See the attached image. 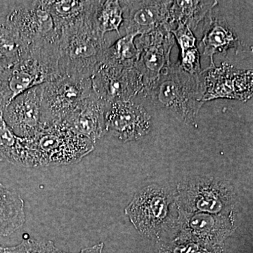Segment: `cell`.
<instances>
[{"mask_svg": "<svg viewBox=\"0 0 253 253\" xmlns=\"http://www.w3.org/2000/svg\"><path fill=\"white\" fill-rule=\"evenodd\" d=\"M205 92L204 74L191 75L179 62L169 63L140 94L156 109L172 113L188 125H194Z\"/></svg>", "mask_w": 253, "mask_h": 253, "instance_id": "cell-1", "label": "cell"}, {"mask_svg": "<svg viewBox=\"0 0 253 253\" xmlns=\"http://www.w3.org/2000/svg\"><path fill=\"white\" fill-rule=\"evenodd\" d=\"M59 44L28 47L16 65L0 71V108L3 111L18 95L61 77Z\"/></svg>", "mask_w": 253, "mask_h": 253, "instance_id": "cell-2", "label": "cell"}, {"mask_svg": "<svg viewBox=\"0 0 253 253\" xmlns=\"http://www.w3.org/2000/svg\"><path fill=\"white\" fill-rule=\"evenodd\" d=\"M59 35L60 76L91 78L110 45L95 27L94 16Z\"/></svg>", "mask_w": 253, "mask_h": 253, "instance_id": "cell-3", "label": "cell"}, {"mask_svg": "<svg viewBox=\"0 0 253 253\" xmlns=\"http://www.w3.org/2000/svg\"><path fill=\"white\" fill-rule=\"evenodd\" d=\"M26 140L30 168L76 164L92 152L96 145L63 124L51 126Z\"/></svg>", "mask_w": 253, "mask_h": 253, "instance_id": "cell-4", "label": "cell"}, {"mask_svg": "<svg viewBox=\"0 0 253 253\" xmlns=\"http://www.w3.org/2000/svg\"><path fill=\"white\" fill-rule=\"evenodd\" d=\"M176 209L187 212L234 214L236 196L227 181L212 176H194L180 181L174 193Z\"/></svg>", "mask_w": 253, "mask_h": 253, "instance_id": "cell-5", "label": "cell"}, {"mask_svg": "<svg viewBox=\"0 0 253 253\" xmlns=\"http://www.w3.org/2000/svg\"><path fill=\"white\" fill-rule=\"evenodd\" d=\"M0 23L29 47L59 41L46 1H0Z\"/></svg>", "mask_w": 253, "mask_h": 253, "instance_id": "cell-6", "label": "cell"}, {"mask_svg": "<svg viewBox=\"0 0 253 253\" xmlns=\"http://www.w3.org/2000/svg\"><path fill=\"white\" fill-rule=\"evenodd\" d=\"M174 196L161 186L150 185L136 193L125 210L131 224L141 235L159 239L169 231L176 216L172 214Z\"/></svg>", "mask_w": 253, "mask_h": 253, "instance_id": "cell-7", "label": "cell"}, {"mask_svg": "<svg viewBox=\"0 0 253 253\" xmlns=\"http://www.w3.org/2000/svg\"><path fill=\"white\" fill-rule=\"evenodd\" d=\"M235 229L234 214L187 212L176 209L175 219L168 232L174 234L172 240L223 246Z\"/></svg>", "mask_w": 253, "mask_h": 253, "instance_id": "cell-8", "label": "cell"}, {"mask_svg": "<svg viewBox=\"0 0 253 253\" xmlns=\"http://www.w3.org/2000/svg\"><path fill=\"white\" fill-rule=\"evenodd\" d=\"M92 92L91 78L61 76L42 84V106L46 129L62 124Z\"/></svg>", "mask_w": 253, "mask_h": 253, "instance_id": "cell-9", "label": "cell"}, {"mask_svg": "<svg viewBox=\"0 0 253 253\" xmlns=\"http://www.w3.org/2000/svg\"><path fill=\"white\" fill-rule=\"evenodd\" d=\"M171 31L172 28L166 23L151 33L136 38L138 59L134 67L142 76L144 87L152 84L171 63V51L175 44Z\"/></svg>", "mask_w": 253, "mask_h": 253, "instance_id": "cell-10", "label": "cell"}, {"mask_svg": "<svg viewBox=\"0 0 253 253\" xmlns=\"http://www.w3.org/2000/svg\"><path fill=\"white\" fill-rule=\"evenodd\" d=\"M205 92L203 102L217 99L246 101L252 99L253 70H239L228 63L203 71Z\"/></svg>", "mask_w": 253, "mask_h": 253, "instance_id": "cell-11", "label": "cell"}, {"mask_svg": "<svg viewBox=\"0 0 253 253\" xmlns=\"http://www.w3.org/2000/svg\"><path fill=\"white\" fill-rule=\"evenodd\" d=\"M95 94L107 104L129 101L142 92V76L135 67L121 68L101 64L91 76Z\"/></svg>", "mask_w": 253, "mask_h": 253, "instance_id": "cell-12", "label": "cell"}, {"mask_svg": "<svg viewBox=\"0 0 253 253\" xmlns=\"http://www.w3.org/2000/svg\"><path fill=\"white\" fill-rule=\"evenodd\" d=\"M42 94V84L28 89L16 96L3 111L5 123L19 137H33L46 129Z\"/></svg>", "mask_w": 253, "mask_h": 253, "instance_id": "cell-13", "label": "cell"}, {"mask_svg": "<svg viewBox=\"0 0 253 253\" xmlns=\"http://www.w3.org/2000/svg\"><path fill=\"white\" fill-rule=\"evenodd\" d=\"M151 129V117L142 105L134 100L109 105L106 114V132L123 142L137 141Z\"/></svg>", "mask_w": 253, "mask_h": 253, "instance_id": "cell-14", "label": "cell"}, {"mask_svg": "<svg viewBox=\"0 0 253 253\" xmlns=\"http://www.w3.org/2000/svg\"><path fill=\"white\" fill-rule=\"evenodd\" d=\"M125 35L147 34L168 22L173 1H119Z\"/></svg>", "mask_w": 253, "mask_h": 253, "instance_id": "cell-15", "label": "cell"}, {"mask_svg": "<svg viewBox=\"0 0 253 253\" xmlns=\"http://www.w3.org/2000/svg\"><path fill=\"white\" fill-rule=\"evenodd\" d=\"M109 105L93 90L62 124L96 144L106 132V114Z\"/></svg>", "mask_w": 253, "mask_h": 253, "instance_id": "cell-16", "label": "cell"}, {"mask_svg": "<svg viewBox=\"0 0 253 253\" xmlns=\"http://www.w3.org/2000/svg\"><path fill=\"white\" fill-rule=\"evenodd\" d=\"M212 9L205 18L204 34L199 47L203 55L210 59L209 68L215 67L214 56L217 54L226 55L229 49H241L239 38L231 29L224 18L214 15Z\"/></svg>", "mask_w": 253, "mask_h": 253, "instance_id": "cell-17", "label": "cell"}, {"mask_svg": "<svg viewBox=\"0 0 253 253\" xmlns=\"http://www.w3.org/2000/svg\"><path fill=\"white\" fill-rule=\"evenodd\" d=\"M58 33L91 19L97 1L46 0Z\"/></svg>", "mask_w": 253, "mask_h": 253, "instance_id": "cell-18", "label": "cell"}, {"mask_svg": "<svg viewBox=\"0 0 253 253\" xmlns=\"http://www.w3.org/2000/svg\"><path fill=\"white\" fill-rule=\"evenodd\" d=\"M26 221L24 201L0 182V236H7L22 227Z\"/></svg>", "mask_w": 253, "mask_h": 253, "instance_id": "cell-19", "label": "cell"}, {"mask_svg": "<svg viewBox=\"0 0 253 253\" xmlns=\"http://www.w3.org/2000/svg\"><path fill=\"white\" fill-rule=\"evenodd\" d=\"M217 1H173L169 11L168 24L172 30L176 25L182 24L194 31L199 23L217 6Z\"/></svg>", "mask_w": 253, "mask_h": 253, "instance_id": "cell-20", "label": "cell"}, {"mask_svg": "<svg viewBox=\"0 0 253 253\" xmlns=\"http://www.w3.org/2000/svg\"><path fill=\"white\" fill-rule=\"evenodd\" d=\"M0 161H7L15 166L30 168L26 140L19 137L5 123L3 111L0 108Z\"/></svg>", "mask_w": 253, "mask_h": 253, "instance_id": "cell-21", "label": "cell"}, {"mask_svg": "<svg viewBox=\"0 0 253 253\" xmlns=\"http://www.w3.org/2000/svg\"><path fill=\"white\" fill-rule=\"evenodd\" d=\"M135 35H125L105 50L101 64L114 67H134L138 59Z\"/></svg>", "mask_w": 253, "mask_h": 253, "instance_id": "cell-22", "label": "cell"}, {"mask_svg": "<svg viewBox=\"0 0 253 253\" xmlns=\"http://www.w3.org/2000/svg\"><path fill=\"white\" fill-rule=\"evenodd\" d=\"M28 52V46L12 30L0 23V71L12 67Z\"/></svg>", "mask_w": 253, "mask_h": 253, "instance_id": "cell-23", "label": "cell"}, {"mask_svg": "<svg viewBox=\"0 0 253 253\" xmlns=\"http://www.w3.org/2000/svg\"><path fill=\"white\" fill-rule=\"evenodd\" d=\"M95 27L100 34L116 31L121 37V28L123 23V11L118 0L97 1L94 14Z\"/></svg>", "mask_w": 253, "mask_h": 253, "instance_id": "cell-24", "label": "cell"}, {"mask_svg": "<svg viewBox=\"0 0 253 253\" xmlns=\"http://www.w3.org/2000/svg\"><path fill=\"white\" fill-rule=\"evenodd\" d=\"M159 253H224L223 246H211L190 241L172 240L161 244Z\"/></svg>", "mask_w": 253, "mask_h": 253, "instance_id": "cell-25", "label": "cell"}, {"mask_svg": "<svg viewBox=\"0 0 253 253\" xmlns=\"http://www.w3.org/2000/svg\"><path fill=\"white\" fill-rule=\"evenodd\" d=\"M6 253H66L56 247L51 241L23 240L21 244L13 247L5 248Z\"/></svg>", "mask_w": 253, "mask_h": 253, "instance_id": "cell-26", "label": "cell"}, {"mask_svg": "<svg viewBox=\"0 0 253 253\" xmlns=\"http://www.w3.org/2000/svg\"><path fill=\"white\" fill-rule=\"evenodd\" d=\"M178 62L181 68L190 74L200 75L202 72L201 67V54L198 47L181 52V60Z\"/></svg>", "mask_w": 253, "mask_h": 253, "instance_id": "cell-27", "label": "cell"}, {"mask_svg": "<svg viewBox=\"0 0 253 253\" xmlns=\"http://www.w3.org/2000/svg\"><path fill=\"white\" fill-rule=\"evenodd\" d=\"M173 36L180 46L181 52L198 47L197 41L194 33L189 27L182 24L176 25L172 31Z\"/></svg>", "mask_w": 253, "mask_h": 253, "instance_id": "cell-28", "label": "cell"}, {"mask_svg": "<svg viewBox=\"0 0 253 253\" xmlns=\"http://www.w3.org/2000/svg\"><path fill=\"white\" fill-rule=\"evenodd\" d=\"M104 244L100 243L92 246V247L86 248L82 250L80 253H102L103 249H104Z\"/></svg>", "mask_w": 253, "mask_h": 253, "instance_id": "cell-29", "label": "cell"}, {"mask_svg": "<svg viewBox=\"0 0 253 253\" xmlns=\"http://www.w3.org/2000/svg\"><path fill=\"white\" fill-rule=\"evenodd\" d=\"M0 253H6L5 248L1 247V246H0Z\"/></svg>", "mask_w": 253, "mask_h": 253, "instance_id": "cell-30", "label": "cell"}]
</instances>
